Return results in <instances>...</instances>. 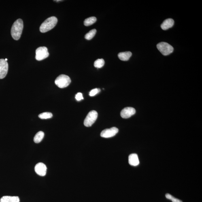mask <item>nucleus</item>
Here are the masks:
<instances>
[{"instance_id": "23", "label": "nucleus", "mask_w": 202, "mask_h": 202, "mask_svg": "<svg viewBox=\"0 0 202 202\" xmlns=\"http://www.w3.org/2000/svg\"><path fill=\"white\" fill-rule=\"evenodd\" d=\"M5 60L6 61H7V58H5Z\"/></svg>"}, {"instance_id": "9", "label": "nucleus", "mask_w": 202, "mask_h": 202, "mask_svg": "<svg viewBox=\"0 0 202 202\" xmlns=\"http://www.w3.org/2000/svg\"><path fill=\"white\" fill-rule=\"evenodd\" d=\"M135 113V108L132 107H126L122 109L121 112V116L122 118L127 119L131 117Z\"/></svg>"}, {"instance_id": "15", "label": "nucleus", "mask_w": 202, "mask_h": 202, "mask_svg": "<svg viewBox=\"0 0 202 202\" xmlns=\"http://www.w3.org/2000/svg\"><path fill=\"white\" fill-rule=\"evenodd\" d=\"M44 136V133L43 131H39L37 133L34 137V141L37 143H40L42 140Z\"/></svg>"}, {"instance_id": "11", "label": "nucleus", "mask_w": 202, "mask_h": 202, "mask_svg": "<svg viewBox=\"0 0 202 202\" xmlns=\"http://www.w3.org/2000/svg\"><path fill=\"white\" fill-rule=\"evenodd\" d=\"M128 162L130 165L133 166H136L139 164V161L138 156L136 154H133L130 155L128 157Z\"/></svg>"}, {"instance_id": "17", "label": "nucleus", "mask_w": 202, "mask_h": 202, "mask_svg": "<svg viewBox=\"0 0 202 202\" xmlns=\"http://www.w3.org/2000/svg\"><path fill=\"white\" fill-rule=\"evenodd\" d=\"M97 31L95 29H93L90 31L88 33L85 35V37L87 40H90L93 38L96 34Z\"/></svg>"}, {"instance_id": "2", "label": "nucleus", "mask_w": 202, "mask_h": 202, "mask_svg": "<svg viewBox=\"0 0 202 202\" xmlns=\"http://www.w3.org/2000/svg\"><path fill=\"white\" fill-rule=\"evenodd\" d=\"M58 20L56 17L52 16L47 18L40 26V31L42 33H45L50 31L55 27L57 24Z\"/></svg>"}, {"instance_id": "7", "label": "nucleus", "mask_w": 202, "mask_h": 202, "mask_svg": "<svg viewBox=\"0 0 202 202\" xmlns=\"http://www.w3.org/2000/svg\"><path fill=\"white\" fill-rule=\"evenodd\" d=\"M119 130L116 127H113L109 129L103 130L101 132V137L108 138L116 135L118 132Z\"/></svg>"}, {"instance_id": "3", "label": "nucleus", "mask_w": 202, "mask_h": 202, "mask_svg": "<svg viewBox=\"0 0 202 202\" xmlns=\"http://www.w3.org/2000/svg\"><path fill=\"white\" fill-rule=\"evenodd\" d=\"M71 81L70 77L67 75H61L56 79L55 83L58 87L61 88L67 87L70 84Z\"/></svg>"}, {"instance_id": "19", "label": "nucleus", "mask_w": 202, "mask_h": 202, "mask_svg": "<svg viewBox=\"0 0 202 202\" xmlns=\"http://www.w3.org/2000/svg\"><path fill=\"white\" fill-rule=\"evenodd\" d=\"M52 114L51 112H43L39 115V117L41 119H48L52 118Z\"/></svg>"}, {"instance_id": "10", "label": "nucleus", "mask_w": 202, "mask_h": 202, "mask_svg": "<svg viewBox=\"0 0 202 202\" xmlns=\"http://www.w3.org/2000/svg\"><path fill=\"white\" fill-rule=\"evenodd\" d=\"M35 170L37 175L40 176H44L46 175L47 167L45 164L39 162L36 165Z\"/></svg>"}, {"instance_id": "1", "label": "nucleus", "mask_w": 202, "mask_h": 202, "mask_svg": "<svg viewBox=\"0 0 202 202\" xmlns=\"http://www.w3.org/2000/svg\"><path fill=\"white\" fill-rule=\"evenodd\" d=\"M23 28V23L21 19H18L13 24L11 29L12 38L17 41L20 38Z\"/></svg>"}, {"instance_id": "5", "label": "nucleus", "mask_w": 202, "mask_h": 202, "mask_svg": "<svg viewBox=\"0 0 202 202\" xmlns=\"http://www.w3.org/2000/svg\"><path fill=\"white\" fill-rule=\"evenodd\" d=\"M98 114L95 111H92L89 112L84 120V124L86 127H90L96 121L97 118Z\"/></svg>"}, {"instance_id": "21", "label": "nucleus", "mask_w": 202, "mask_h": 202, "mask_svg": "<svg viewBox=\"0 0 202 202\" xmlns=\"http://www.w3.org/2000/svg\"><path fill=\"white\" fill-rule=\"evenodd\" d=\"M101 91V90L99 88L94 89L91 91L89 93V95L90 96L92 97V96H95L96 94L99 93Z\"/></svg>"}, {"instance_id": "22", "label": "nucleus", "mask_w": 202, "mask_h": 202, "mask_svg": "<svg viewBox=\"0 0 202 202\" xmlns=\"http://www.w3.org/2000/svg\"><path fill=\"white\" fill-rule=\"evenodd\" d=\"M75 99L77 101H80L81 100L84 99V98L83 97L82 94L81 92H78L77 93L76 96H75Z\"/></svg>"}, {"instance_id": "24", "label": "nucleus", "mask_w": 202, "mask_h": 202, "mask_svg": "<svg viewBox=\"0 0 202 202\" xmlns=\"http://www.w3.org/2000/svg\"><path fill=\"white\" fill-rule=\"evenodd\" d=\"M54 1L58 2H59V1Z\"/></svg>"}, {"instance_id": "16", "label": "nucleus", "mask_w": 202, "mask_h": 202, "mask_svg": "<svg viewBox=\"0 0 202 202\" xmlns=\"http://www.w3.org/2000/svg\"><path fill=\"white\" fill-rule=\"evenodd\" d=\"M97 21V18L95 17H90L86 19L84 22V24L85 26H88L92 25Z\"/></svg>"}, {"instance_id": "14", "label": "nucleus", "mask_w": 202, "mask_h": 202, "mask_svg": "<svg viewBox=\"0 0 202 202\" xmlns=\"http://www.w3.org/2000/svg\"><path fill=\"white\" fill-rule=\"evenodd\" d=\"M132 56V53L130 52H121L118 54L119 59L122 61H127Z\"/></svg>"}, {"instance_id": "6", "label": "nucleus", "mask_w": 202, "mask_h": 202, "mask_svg": "<svg viewBox=\"0 0 202 202\" xmlns=\"http://www.w3.org/2000/svg\"><path fill=\"white\" fill-rule=\"evenodd\" d=\"M49 53L46 47H39L36 51V59L41 61L48 57Z\"/></svg>"}, {"instance_id": "8", "label": "nucleus", "mask_w": 202, "mask_h": 202, "mask_svg": "<svg viewBox=\"0 0 202 202\" xmlns=\"http://www.w3.org/2000/svg\"><path fill=\"white\" fill-rule=\"evenodd\" d=\"M8 65L5 59H0V79H3L6 76L8 71Z\"/></svg>"}, {"instance_id": "18", "label": "nucleus", "mask_w": 202, "mask_h": 202, "mask_svg": "<svg viewBox=\"0 0 202 202\" xmlns=\"http://www.w3.org/2000/svg\"><path fill=\"white\" fill-rule=\"evenodd\" d=\"M105 62L103 59H98L94 62V67L97 68H101L104 66Z\"/></svg>"}, {"instance_id": "4", "label": "nucleus", "mask_w": 202, "mask_h": 202, "mask_svg": "<svg viewBox=\"0 0 202 202\" xmlns=\"http://www.w3.org/2000/svg\"><path fill=\"white\" fill-rule=\"evenodd\" d=\"M157 48L161 53L165 56L169 55L171 54L174 50L172 46L165 42H161L158 43L157 45Z\"/></svg>"}, {"instance_id": "12", "label": "nucleus", "mask_w": 202, "mask_h": 202, "mask_svg": "<svg viewBox=\"0 0 202 202\" xmlns=\"http://www.w3.org/2000/svg\"><path fill=\"white\" fill-rule=\"evenodd\" d=\"M174 21L171 18L167 19L161 24V28L163 30H167L173 27Z\"/></svg>"}, {"instance_id": "13", "label": "nucleus", "mask_w": 202, "mask_h": 202, "mask_svg": "<svg viewBox=\"0 0 202 202\" xmlns=\"http://www.w3.org/2000/svg\"><path fill=\"white\" fill-rule=\"evenodd\" d=\"M0 202H20V200L17 196H5L1 198Z\"/></svg>"}, {"instance_id": "20", "label": "nucleus", "mask_w": 202, "mask_h": 202, "mask_svg": "<svg viewBox=\"0 0 202 202\" xmlns=\"http://www.w3.org/2000/svg\"><path fill=\"white\" fill-rule=\"evenodd\" d=\"M165 197L167 199L171 200L173 202H183L180 200L176 199L169 194H166Z\"/></svg>"}]
</instances>
